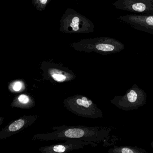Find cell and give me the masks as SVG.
<instances>
[{
	"label": "cell",
	"instance_id": "obj_1",
	"mask_svg": "<svg viewBox=\"0 0 153 153\" xmlns=\"http://www.w3.org/2000/svg\"><path fill=\"white\" fill-rule=\"evenodd\" d=\"M53 131L39 133L33 137V140H79L101 143L106 140L112 128L106 127H88L84 125L53 126Z\"/></svg>",
	"mask_w": 153,
	"mask_h": 153
},
{
	"label": "cell",
	"instance_id": "obj_2",
	"mask_svg": "<svg viewBox=\"0 0 153 153\" xmlns=\"http://www.w3.org/2000/svg\"><path fill=\"white\" fill-rule=\"evenodd\" d=\"M71 47L78 51L94 52L103 55L118 53L125 49L124 44L109 37H97L82 39L71 44Z\"/></svg>",
	"mask_w": 153,
	"mask_h": 153
},
{
	"label": "cell",
	"instance_id": "obj_3",
	"mask_svg": "<svg viewBox=\"0 0 153 153\" xmlns=\"http://www.w3.org/2000/svg\"><path fill=\"white\" fill-rule=\"evenodd\" d=\"M94 29V25L90 19L70 8L66 10L60 21L59 31L64 33H89Z\"/></svg>",
	"mask_w": 153,
	"mask_h": 153
},
{
	"label": "cell",
	"instance_id": "obj_4",
	"mask_svg": "<svg viewBox=\"0 0 153 153\" xmlns=\"http://www.w3.org/2000/svg\"><path fill=\"white\" fill-rule=\"evenodd\" d=\"M64 107L74 114L89 119L102 118V111L87 97L80 94L75 95L65 98L63 101Z\"/></svg>",
	"mask_w": 153,
	"mask_h": 153
},
{
	"label": "cell",
	"instance_id": "obj_5",
	"mask_svg": "<svg viewBox=\"0 0 153 153\" xmlns=\"http://www.w3.org/2000/svg\"><path fill=\"white\" fill-rule=\"evenodd\" d=\"M147 93L134 84L123 95L115 96L111 102L116 107L124 111L136 110L146 103Z\"/></svg>",
	"mask_w": 153,
	"mask_h": 153
},
{
	"label": "cell",
	"instance_id": "obj_6",
	"mask_svg": "<svg viewBox=\"0 0 153 153\" xmlns=\"http://www.w3.org/2000/svg\"><path fill=\"white\" fill-rule=\"evenodd\" d=\"M43 79L53 83H62L70 82L76 78L72 71L63 65L51 61H44L40 65Z\"/></svg>",
	"mask_w": 153,
	"mask_h": 153
},
{
	"label": "cell",
	"instance_id": "obj_7",
	"mask_svg": "<svg viewBox=\"0 0 153 153\" xmlns=\"http://www.w3.org/2000/svg\"><path fill=\"white\" fill-rule=\"evenodd\" d=\"M112 5L120 10L153 15V0H117Z\"/></svg>",
	"mask_w": 153,
	"mask_h": 153
},
{
	"label": "cell",
	"instance_id": "obj_8",
	"mask_svg": "<svg viewBox=\"0 0 153 153\" xmlns=\"http://www.w3.org/2000/svg\"><path fill=\"white\" fill-rule=\"evenodd\" d=\"M38 115H24L12 121L0 131V140L6 139L33 125Z\"/></svg>",
	"mask_w": 153,
	"mask_h": 153
},
{
	"label": "cell",
	"instance_id": "obj_9",
	"mask_svg": "<svg viewBox=\"0 0 153 153\" xmlns=\"http://www.w3.org/2000/svg\"><path fill=\"white\" fill-rule=\"evenodd\" d=\"M89 145L92 146H97L96 143L90 141L68 140H65L63 143L42 147L39 149V150L42 153H67L72 150L81 149Z\"/></svg>",
	"mask_w": 153,
	"mask_h": 153
},
{
	"label": "cell",
	"instance_id": "obj_10",
	"mask_svg": "<svg viewBox=\"0 0 153 153\" xmlns=\"http://www.w3.org/2000/svg\"><path fill=\"white\" fill-rule=\"evenodd\" d=\"M119 19L134 29L153 34V15H127Z\"/></svg>",
	"mask_w": 153,
	"mask_h": 153
},
{
	"label": "cell",
	"instance_id": "obj_11",
	"mask_svg": "<svg viewBox=\"0 0 153 153\" xmlns=\"http://www.w3.org/2000/svg\"><path fill=\"white\" fill-rule=\"evenodd\" d=\"M35 102L32 96L27 94H22L16 97L11 103L12 108L28 109L35 105Z\"/></svg>",
	"mask_w": 153,
	"mask_h": 153
},
{
	"label": "cell",
	"instance_id": "obj_12",
	"mask_svg": "<svg viewBox=\"0 0 153 153\" xmlns=\"http://www.w3.org/2000/svg\"><path fill=\"white\" fill-rule=\"evenodd\" d=\"M109 153H147L146 149L135 146H114L108 150Z\"/></svg>",
	"mask_w": 153,
	"mask_h": 153
},
{
	"label": "cell",
	"instance_id": "obj_13",
	"mask_svg": "<svg viewBox=\"0 0 153 153\" xmlns=\"http://www.w3.org/2000/svg\"><path fill=\"white\" fill-rule=\"evenodd\" d=\"M8 88L11 92L18 93L25 89V85L21 80H16L10 82Z\"/></svg>",
	"mask_w": 153,
	"mask_h": 153
},
{
	"label": "cell",
	"instance_id": "obj_14",
	"mask_svg": "<svg viewBox=\"0 0 153 153\" xmlns=\"http://www.w3.org/2000/svg\"><path fill=\"white\" fill-rule=\"evenodd\" d=\"M51 0H32L36 8L40 11L44 10Z\"/></svg>",
	"mask_w": 153,
	"mask_h": 153
},
{
	"label": "cell",
	"instance_id": "obj_15",
	"mask_svg": "<svg viewBox=\"0 0 153 153\" xmlns=\"http://www.w3.org/2000/svg\"><path fill=\"white\" fill-rule=\"evenodd\" d=\"M4 120V118H2V117H1V118H0V120L1 121V122L0 123V125H1L2 124V123H3V120Z\"/></svg>",
	"mask_w": 153,
	"mask_h": 153
},
{
	"label": "cell",
	"instance_id": "obj_16",
	"mask_svg": "<svg viewBox=\"0 0 153 153\" xmlns=\"http://www.w3.org/2000/svg\"><path fill=\"white\" fill-rule=\"evenodd\" d=\"M151 147H152V148H153V141H152V142H151Z\"/></svg>",
	"mask_w": 153,
	"mask_h": 153
}]
</instances>
